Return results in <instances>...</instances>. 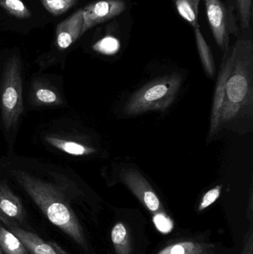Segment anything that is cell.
<instances>
[{"instance_id":"6da1fadb","label":"cell","mask_w":253,"mask_h":254,"mask_svg":"<svg viewBox=\"0 0 253 254\" xmlns=\"http://www.w3.org/2000/svg\"><path fill=\"white\" fill-rule=\"evenodd\" d=\"M13 175L46 218L77 244L86 249L83 228L63 192L55 185L34 177L23 170H13Z\"/></svg>"},{"instance_id":"7a4b0ae2","label":"cell","mask_w":253,"mask_h":254,"mask_svg":"<svg viewBox=\"0 0 253 254\" xmlns=\"http://www.w3.org/2000/svg\"><path fill=\"white\" fill-rule=\"evenodd\" d=\"M231 65L226 83L225 98L252 113L253 103V43L239 40L230 51Z\"/></svg>"},{"instance_id":"3957f363","label":"cell","mask_w":253,"mask_h":254,"mask_svg":"<svg viewBox=\"0 0 253 254\" xmlns=\"http://www.w3.org/2000/svg\"><path fill=\"white\" fill-rule=\"evenodd\" d=\"M182 83L181 74L163 76L150 82L131 96L123 113L136 116L150 111H164L176 98Z\"/></svg>"},{"instance_id":"277c9868","label":"cell","mask_w":253,"mask_h":254,"mask_svg":"<svg viewBox=\"0 0 253 254\" xmlns=\"http://www.w3.org/2000/svg\"><path fill=\"white\" fill-rule=\"evenodd\" d=\"M1 120L7 131L16 126L23 113L22 77L20 58L10 57L3 68L0 89Z\"/></svg>"},{"instance_id":"5b68a950","label":"cell","mask_w":253,"mask_h":254,"mask_svg":"<svg viewBox=\"0 0 253 254\" xmlns=\"http://www.w3.org/2000/svg\"><path fill=\"white\" fill-rule=\"evenodd\" d=\"M126 8L123 0H101L83 9V25L81 35L99 24L121 14Z\"/></svg>"},{"instance_id":"8992f818","label":"cell","mask_w":253,"mask_h":254,"mask_svg":"<svg viewBox=\"0 0 253 254\" xmlns=\"http://www.w3.org/2000/svg\"><path fill=\"white\" fill-rule=\"evenodd\" d=\"M0 221L6 228L17 237L31 254H69L56 243L45 241L37 234L20 228L17 222L1 213H0Z\"/></svg>"},{"instance_id":"52a82bcc","label":"cell","mask_w":253,"mask_h":254,"mask_svg":"<svg viewBox=\"0 0 253 254\" xmlns=\"http://www.w3.org/2000/svg\"><path fill=\"white\" fill-rule=\"evenodd\" d=\"M204 1L208 20L215 42L227 53L229 32L231 28L227 8L221 0H204Z\"/></svg>"},{"instance_id":"ba28073f","label":"cell","mask_w":253,"mask_h":254,"mask_svg":"<svg viewBox=\"0 0 253 254\" xmlns=\"http://www.w3.org/2000/svg\"><path fill=\"white\" fill-rule=\"evenodd\" d=\"M121 176L125 185L150 212L154 214L162 212L160 199L142 175L137 170L129 169L125 170Z\"/></svg>"},{"instance_id":"9c48e42d","label":"cell","mask_w":253,"mask_h":254,"mask_svg":"<svg viewBox=\"0 0 253 254\" xmlns=\"http://www.w3.org/2000/svg\"><path fill=\"white\" fill-rule=\"evenodd\" d=\"M83 25V9L73 13L58 24L56 28V43L61 50L69 48L81 35Z\"/></svg>"},{"instance_id":"30bf717a","label":"cell","mask_w":253,"mask_h":254,"mask_svg":"<svg viewBox=\"0 0 253 254\" xmlns=\"http://www.w3.org/2000/svg\"><path fill=\"white\" fill-rule=\"evenodd\" d=\"M230 65H231V55L230 53L227 59L223 63L218 81H217L216 87H215L212 114H211L210 130H209L210 137L216 134L219 130L220 114H221L223 103L225 98L226 83L230 74Z\"/></svg>"},{"instance_id":"8fae6325","label":"cell","mask_w":253,"mask_h":254,"mask_svg":"<svg viewBox=\"0 0 253 254\" xmlns=\"http://www.w3.org/2000/svg\"><path fill=\"white\" fill-rule=\"evenodd\" d=\"M0 213L13 220L22 221L24 218L21 200L4 182H0Z\"/></svg>"},{"instance_id":"7c38bea8","label":"cell","mask_w":253,"mask_h":254,"mask_svg":"<svg viewBox=\"0 0 253 254\" xmlns=\"http://www.w3.org/2000/svg\"><path fill=\"white\" fill-rule=\"evenodd\" d=\"M213 245L196 241H182L166 246L157 254H212Z\"/></svg>"},{"instance_id":"4fadbf2b","label":"cell","mask_w":253,"mask_h":254,"mask_svg":"<svg viewBox=\"0 0 253 254\" xmlns=\"http://www.w3.org/2000/svg\"><path fill=\"white\" fill-rule=\"evenodd\" d=\"M46 141L51 145L53 147L68 155L74 156L87 155L95 152V149L89 146H85L82 143L73 141V140H65L56 137L48 136L45 138Z\"/></svg>"},{"instance_id":"5bb4252c","label":"cell","mask_w":253,"mask_h":254,"mask_svg":"<svg viewBox=\"0 0 253 254\" xmlns=\"http://www.w3.org/2000/svg\"><path fill=\"white\" fill-rule=\"evenodd\" d=\"M195 35H196V43L198 50L200 55L201 61L203 64V68L206 74L210 77H213L215 73V63L210 48L208 46L203 34L201 31L200 26L194 28Z\"/></svg>"},{"instance_id":"9a60e30c","label":"cell","mask_w":253,"mask_h":254,"mask_svg":"<svg viewBox=\"0 0 253 254\" xmlns=\"http://www.w3.org/2000/svg\"><path fill=\"white\" fill-rule=\"evenodd\" d=\"M0 247L6 254H28V251L15 234L0 224Z\"/></svg>"},{"instance_id":"2e32d148","label":"cell","mask_w":253,"mask_h":254,"mask_svg":"<svg viewBox=\"0 0 253 254\" xmlns=\"http://www.w3.org/2000/svg\"><path fill=\"white\" fill-rule=\"evenodd\" d=\"M111 239L117 254H131L130 237L124 224L118 222L113 227Z\"/></svg>"},{"instance_id":"e0dca14e","label":"cell","mask_w":253,"mask_h":254,"mask_svg":"<svg viewBox=\"0 0 253 254\" xmlns=\"http://www.w3.org/2000/svg\"><path fill=\"white\" fill-rule=\"evenodd\" d=\"M33 100L37 105H59L62 100L53 89L43 83H36L33 89Z\"/></svg>"},{"instance_id":"ac0fdd59","label":"cell","mask_w":253,"mask_h":254,"mask_svg":"<svg viewBox=\"0 0 253 254\" xmlns=\"http://www.w3.org/2000/svg\"><path fill=\"white\" fill-rule=\"evenodd\" d=\"M245 113H247V112L239 104L230 102L227 98H224L220 114L219 128L236 122L239 118H242Z\"/></svg>"},{"instance_id":"d6986e66","label":"cell","mask_w":253,"mask_h":254,"mask_svg":"<svg viewBox=\"0 0 253 254\" xmlns=\"http://www.w3.org/2000/svg\"><path fill=\"white\" fill-rule=\"evenodd\" d=\"M0 6L18 19H28L31 13L21 0H0Z\"/></svg>"},{"instance_id":"ffe728a7","label":"cell","mask_w":253,"mask_h":254,"mask_svg":"<svg viewBox=\"0 0 253 254\" xmlns=\"http://www.w3.org/2000/svg\"><path fill=\"white\" fill-rule=\"evenodd\" d=\"M175 5L179 14L188 22L193 28L199 27L198 15L190 0H175Z\"/></svg>"},{"instance_id":"44dd1931","label":"cell","mask_w":253,"mask_h":254,"mask_svg":"<svg viewBox=\"0 0 253 254\" xmlns=\"http://www.w3.org/2000/svg\"><path fill=\"white\" fill-rule=\"evenodd\" d=\"M41 1L51 14L59 16L71 8L77 0H41Z\"/></svg>"},{"instance_id":"7402d4cb","label":"cell","mask_w":253,"mask_h":254,"mask_svg":"<svg viewBox=\"0 0 253 254\" xmlns=\"http://www.w3.org/2000/svg\"><path fill=\"white\" fill-rule=\"evenodd\" d=\"M242 29L248 30L252 19L253 0H236Z\"/></svg>"},{"instance_id":"603a6c76","label":"cell","mask_w":253,"mask_h":254,"mask_svg":"<svg viewBox=\"0 0 253 254\" xmlns=\"http://www.w3.org/2000/svg\"><path fill=\"white\" fill-rule=\"evenodd\" d=\"M153 222L157 229L163 234L170 232L173 228V223H172V220L162 212L154 213L153 216Z\"/></svg>"},{"instance_id":"cb8c5ba5","label":"cell","mask_w":253,"mask_h":254,"mask_svg":"<svg viewBox=\"0 0 253 254\" xmlns=\"http://www.w3.org/2000/svg\"><path fill=\"white\" fill-rule=\"evenodd\" d=\"M94 50L105 55H112L118 49L117 42L113 39L105 38L93 46Z\"/></svg>"},{"instance_id":"d4e9b609","label":"cell","mask_w":253,"mask_h":254,"mask_svg":"<svg viewBox=\"0 0 253 254\" xmlns=\"http://www.w3.org/2000/svg\"><path fill=\"white\" fill-rule=\"evenodd\" d=\"M221 190V186H217L206 192L202 198V202L199 204V211H202L212 205L219 198Z\"/></svg>"},{"instance_id":"484cf974","label":"cell","mask_w":253,"mask_h":254,"mask_svg":"<svg viewBox=\"0 0 253 254\" xmlns=\"http://www.w3.org/2000/svg\"><path fill=\"white\" fill-rule=\"evenodd\" d=\"M253 231L250 232L249 237L247 238L245 247L242 254H253Z\"/></svg>"},{"instance_id":"4316f807","label":"cell","mask_w":253,"mask_h":254,"mask_svg":"<svg viewBox=\"0 0 253 254\" xmlns=\"http://www.w3.org/2000/svg\"><path fill=\"white\" fill-rule=\"evenodd\" d=\"M190 1H191L192 4H193V7H194L196 14L199 15V2H200V0H190Z\"/></svg>"},{"instance_id":"83f0119b","label":"cell","mask_w":253,"mask_h":254,"mask_svg":"<svg viewBox=\"0 0 253 254\" xmlns=\"http://www.w3.org/2000/svg\"><path fill=\"white\" fill-rule=\"evenodd\" d=\"M0 254H2V253H1V249H0Z\"/></svg>"}]
</instances>
